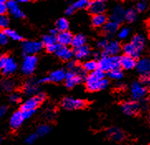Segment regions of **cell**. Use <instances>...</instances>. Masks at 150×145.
<instances>
[{
  "mask_svg": "<svg viewBox=\"0 0 150 145\" xmlns=\"http://www.w3.org/2000/svg\"><path fill=\"white\" fill-rule=\"evenodd\" d=\"M99 69H100L104 72L105 71H111L114 70H119L120 66V57H108L103 56L99 60Z\"/></svg>",
  "mask_w": 150,
  "mask_h": 145,
  "instance_id": "1",
  "label": "cell"
},
{
  "mask_svg": "<svg viewBox=\"0 0 150 145\" xmlns=\"http://www.w3.org/2000/svg\"><path fill=\"white\" fill-rule=\"evenodd\" d=\"M0 68L3 70V74L8 76L16 72L18 64L13 57L2 56L0 58Z\"/></svg>",
  "mask_w": 150,
  "mask_h": 145,
  "instance_id": "2",
  "label": "cell"
},
{
  "mask_svg": "<svg viewBox=\"0 0 150 145\" xmlns=\"http://www.w3.org/2000/svg\"><path fill=\"white\" fill-rule=\"evenodd\" d=\"M43 47V43L38 41H24L22 42V50L26 56H35Z\"/></svg>",
  "mask_w": 150,
  "mask_h": 145,
  "instance_id": "3",
  "label": "cell"
},
{
  "mask_svg": "<svg viewBox=\"0 0 150 145\" xmlns=\"http://www.w3.org/2000/svg\"><path fill=\"white\" fill-rule=\"evenodd\" d=\"M38 65V57L36 56H26L23 61L21 71L25 76H29L33 74Z\"/></svg>",
  "mask_w": 150,
  "mask_h": 145,
  "instance_id": "4",
  "label": "cell"
},
{
  "mask_svg": "<svg viewBox=\"0 0 150 145\" xmlns=\"http://www.w3.org/2000/svg\"><path fill=\"white\" fill-rule=\"evenodd\" d=\"M147 88L140 82H134L131 85L130 95L131 98L134 100H141L147 95Z\"/></svg>",
  "mask_w": 150,
  "mask_h": 145,
  "instance_id": "5",
  "label": "cell"
},
{
  "mask_svg": "<svg viewBox=\"0 0 150 145\" xmlns=\"http://www.w3.org/2000/svg\"><path fill=\"white\" fill-rule=\"evenodd\" d=\"M62 106L68 110H79L86 106V102L82 100L75 99L72 97H66L62 101Z\"/></svg>",
  "mask_w": 150,
  "mask_h": 145,
  "instance_id": "6",
  "label": "cell"
},
{
  "mask_svg": "<svg viewBox=\"0 0 150 145\" xmlns=\"http://www.w3.org/2000/svg\"><path fill=\"white\" fill-rule=\"evenodd\" d=\"M137 71L143 76H150V58L144 57L139 59L136 65Z\"/></svg>",
  "mask_w": 150,
  "mask_h": 145,
  "instance_id": "7",
  "label": "cell"
},
{
  "mask_svg": "<svg viewBox=\"0 0 150 145\" xmlns=\"http://www.w3.org/2000/svg\"><path fill=\"white\" fill-rule=\"evenodd\" d=\"M121 51V46L119 42L117 41H110L108 42L105 48L104 49L103 56L108 57H115Z\"/></svg>",
  "mask_w": 150,
  "mask_h": 145,
  "instance_id": "8",
  "label": "cell"
},
{
  "mask_svg": "<svg viewBox=\"0 0 150 145\" xmlns=\"http://www.w3.org/2000/svg\"><path fill=\"white\" fill-rule=\"evenodd\" d=\"M106 9V4L104 1L101 0H96L92 1L89 6L90 13L94 15L104 14V12Z\"/></svg>",
  "mask_w": 150,
  "mask_h": 145,
  "instance_id": "9",
  "label": "cell"
},
{
  "mask_svg": "<svg viewBox=\"0 0 150 145\" xmlns=\"http://www.w3.org/2000/svg\"><path fill=\"white\" fill-rule=\"evenodd\" d=\"M140 105L137 101L131 100V101L125 102L122 105V110L125 115H134L139 111Z\"/></svg>",
  "mask_w": 150,
  "mask_h": 145,
  "instance_id": "10",
  "label": "cell"
},
{
  "mask_svg": "<svg viewBox=\"0 0 150 145\" xmlns=\"http://www.w3.org/2000/svg\"><path fill=\"white\" fill-rule=\"evenodd\" d=\"M82 78H81L76 73L73 71H69L66 73L65 83L67 88H73L79 83L82 81Z\"/></svg>",
  "mask_w": 150,
  "mask_h": 145,
  "instance_id": "11",
  "label": "cell"
},
{
  "mask_svg": "<svg viewBox=\"0 0 150 145\" xmlns=\"http://www.w3.org/2000/svg\"><path fill=\"white\" fill-rule=\"evenodd\" d=\"M7 4H8V12L13 17H14L15 18H24V13L20 9L18 4L16 1H13V0L8 1Z\"/></svg>",
  "mask_w": 150,
  "mask_h": 145,
  "instance_id": "12",
  "label": "cell"
},
{
  "mask_svg": "<svg viewBox=\"0 0 150 145\" xmlns=\"http://www.w3.org/2000/svg\"><path fill=\"white\" fill-rule=\"evenodd\" d=\"M125 12L126 11L121 5H117L110 14V21L115 22L120 24L121 22L125 19Z\"/></svg>",
  "mask_w": 150,
  "mask_h": 145,
  "instance_id": "13",
  "label": "cell"
},
{
  "mask_svg": "<svg viewBox=\"0 0 150 145\" xmlns=\"http://www.w3.org/2000/svg\"><path fill=\"white\" fill-rule=\"evenodd\" d=\"M39 81H37L35 79H30L28 80L25 83L23 87V92L27 95H33L36 92L38 91L39 88Z\"/></svg>",
  "mask_w": 150,
  "mask_h": 145,
  "instance_id": "14",
  "label": "cell"
},
{
  "mask_svg": "<svg viewBox=\"0 0 150 145\" xmlns=\"http://www.w3.org/2000/svg\"><path fill=\"white\" fill-rule=\"evenodd\" d=\"M24 118L23 115V112L19 110V111L14 112L11 118H10L9 120V124L11 129H18V128L21 127V125L23 124V121H24Z\"/></svg>",
  "mask_w": 150,
  "mask_h": 145,
  "instance_id": "15",
  "label": "cell"
},
{
  "mask_svg": "<svg viewBox=\"0 0 150 145\" xmlns=\"http://www.w3.org/2000/svg\"><path fill=\"white\" fill-rule=\"evenodd\" d=\"M55 54L63 61L69 62L72 58L74 52L68 47H64V46H61L58 44V47L57 49Z\"/></svg>",
  "mask_w": 150,
  "mask_h": 145,
  "instance_id": "16",
  "label": "cell"
},
{
  "mask_svg": "<svg viewBox=\"0 0 150 145\" xmlns=\"http://www.w3.org/2000/svg\"><path fill=\"white\" fill-rule=\"evenodd\" d=\"M72 34L70 32L66 31V32H59L58 35L57 36V43L61 46L64 47H68L69 45H71L73 40Z\"/></svg>",
  "mask_w": 150,
  "mask_h": 145,
  "instance_id": "17",
  "label": "cell"
},
{
  "mask_svg": "<svg viewBox=\"0 0 150 145\" xmlns=\"http://www.w3.org/2000/svg\"><path fill=\"white\" fill-rule=\"evenodd\" d=\"M106 136L108 139L115 142H120L124 139L125 135L123 131L118 128H110L106 130Z\"/></svg>",
  "mask_w": 150,
  "mask_h": 145,
  "instance_id": "18",
  "label": "cell"
},
{
  "mask_svg": "<svg viewBox=\"0 0 150 145\" xmlns=\"http://www.w3.org/2000/svg\"><path fill=\"white\" fill-rule=\"evenodd\" d=\"M109 81L107 79H103L101 81H99L96 82H86V88L90 91H97L105 89L109 86Z\"/></svg>",
  "mask_w": 150,
  "mask_h": 145,
  "instance_id": "19",
  "label": "cell"
},
{
  "mask_svg": "<svg viewBox=\"0 0 150 145\" xmlns=\"http://www.w3.org/2000/svg\"><path fill=\"white\" fill-rule=\"evenodd\" d=\"M41 101L38 100V98L37 96L31 97L28 100H27L21 106V110L22 111H27V110H36V109L38 108L39 104Z\"/></svg>",
  "mask_w": 150,
  "mask_h": 145,
  "instance_id": "20",
  "label": "cell"
},
{
  "mask_svg": "<svg viewBox=\"0 0 150 145\" xmlns=\"http://www.w3.org/2000/svg\"><path fill=\"white\" fill-rule=\"evenodd\" d=\"M137 62L136 59L132 57L124 55L120 57V66L125 70H132L136 67Z\"/></svg>",
  "mask_w": 150,
  "mask_h": 145,
  "instance_id": "21",
  "label": "cell"
},
{
  "mask_svg": "<svg viewBox=\"0 0 150 145\" xmlns=\"http://www.w3.org/2000/svg\"><path fill=\"white\" fill-rule=\"evenodd\" d=\"M123 52L125 55H127V56H129V57H132L134 59H137L140 57L141 52H139L136 47L133 45V44L129 42V43H126L124 47H123Z\"/></svg>",
  "mask_w": 150,
  "mask_h": 145,
  "instance_id": "22",
  "label": "cell"
},
{
  "mask_svg": "<svg viewBox=\"0 0 150 145\" xmlns=\"http://www.w3.org/2000/svg\"><path fill=\"white\" fill-rule=\"evenodd\" d=\"M131 43L135 47L136 49H137L139 52L142 53L143 50L144 49V47H145V37H144L143 35H141V34L135 35V36L132 38Z\"/></svg>",
  "mask_w": 150,
  "mask_h": 145,
  "instance_id": "23",
  "label": "cell"
},
{
  "mask_svg": "<svg viewBox=\"0 0 150 145\" xmlns=\"http://www.w3.org/2000/svg\"><path fill=\"white\" fill-rule=\"evenodd\" d=\"M105 72L101 71L100 69H98L96 71L90 73L86 78V82H96L99 81H101L103 79H105Z\"/></svg>",
  "mask_w": 150,
  "mask_h": 145,
  "instance_id": "24",
  "label": "cell"
},
{
  "mask_svg": "<svg viewBox=\"0 0 150 145\" xmlns=\"http://www.w3.org/2000/svg\"><path fill=\"white\" fill-rule=\"evenodd\" d=\"M48 78L51 82H61L62 81H65L66 72L63 70H56V71H53L52 72L50 73Z\"/></svg>",
  "mask_w": 150,
  "mask_h": 145,
  "instance_id": "25",
  "label": "cell"
},
{
  "mask_svg": "<svg viewBox=\"0 0 150 145\" xmlns=\"http://www.w3.org/2000/svg\"><path fill=\"white\" fill-rule=\"evenodd\" d=\"M90 54H91V49L87 45H85L81 47L75 49V51H74V55L78 60H84L88 57L90 56Z\"/></svg>",
  "mask_w": 150,
  "mask_h": 145,
  "instance_id": "26",
  "label": "cell"
},
{
  "mask_svg": "<svg viewBox=\"0 0 150 145\" xmlns=\"http://www.w3.org/2000/svg\"><path fill=\"white\" fill-rule=\"evenodd\" d=\"M91 23L95 28H103L107 23V17L105 14L94 15L91 18Z\"/></svg>",
  "mask_w": 150,
  "mask_h": 145,
  "instance_id": "27",
  "label": "cell"
},
{
  "mask_svg": "<svg viewBox=\"0 0 150 145\" xmlns=\"http://www.w3.org/2000/svg\"><path fill=\"white\" fill-rule=\"evenodd\" d=\"M119 29V23L113 21H109L103 27V32L108 36H112L116 33Z\"/></svg>",
  "mask_w": 150,
  "mask_h": 145,
  "instance_id": "28",
  "label": "cell"
},
{
  "mask_svg": "<svg viewBox=\"0 0 150 145\" xmlns=\"http://www.w3.org/2000/svg\"><path fill=\"white\" fill-rule=\"evenodd\" d=\"M86 42V37L82 34H77L73 37L71 46L74 47V49H77L79 47H81L83 46H85Z\"/></svg>",
  "mask_w": 150,
  "mask_h": 145,
  "instance_id": "29",
  "label": "cell"
},
{
  "mask_svg": "<svg viewBox=\"0 0 150 145\" xmlns=\"http://www.w3.org/2000/svg\"><path fill=\"white\" fill-rule=\"evenodd\" d=\"M85 71L86 72L91 73L93 71H96V70L99 69V63L97 62L96 61L94 60H90V61H86V62L83 64V66Z\"/></svg>",
  "mask_w": 150,
  "mask_h": 145,
  "instance_id": "30",
  "label": "cell"
},
{
  "mask_svg": "<svg viewBox=\"0 0 150 145\" xmlns=\"http://www.w3.org/2000/svg\"><path fill=\"white\" fill-rule=\"evenodd\" d=\"M1 84H2V86H1L2 90L5 92H8L13 91L15 86H16L14 81L12 80V79H6V80H4Z\"/></svg>",
  "mask_w": 150,
  "mask_h": 145,
  "instance_id": "31",
  "label": "cell"
},
{
  "mask_svg": "<svg viewBox=\"0 0 150 145\" xmlns=\"http://www.w3.org/2000/svg\"><path fill=\"white\" fill-rule=\"evenodd\" d=\"M56 27H57V29L58 30L59 32H66L69 28V23L66 18H59L57 21Z\"/></svg>",
  "mask_w": 150,
  "mask_h": 145,
  "instance_id": "32",
  "label": "cell"
},
{
  "mask_svg": "<svg viewBox=\"0 0 150 145\" xmlns=\"http://www.w3.org/2000/svg\"><path fill=\"white\" fill-rule=\"evenodd\" d=\"M57 37L52 36L51 34L45 35V36H43V37H42V43L46 47H48V46H51V45L57 44Z\"/></svg>",
  "mask_w": 150,
  "mask_h": 145,
  "instance_id": "33",
  "label": "cell"
},
{
  "mask_svg": "<svg viewBox=\"0 0 150 145\" xmlns=\"http://www.w3.org/2000/svg\"><path fill=\"white\" fill-rule=\"evenodd\" d=\"M3 33H4L9 38L13 39V40H14V41H21L22 40V36H20L19 34L16 31L14 30H13V29H9V28H7L4 30V32Z\"/></svg>",
  "mask_w": 150,
  "mask_h": 145,
  "instance_id": "34",
  "label": "cell"
},
{
  "mask_svg": "<svg viewBox=\"0 0 150 145\" xmlns=\"http://www.w3.org/2000/svg\"><path fill=\"white\" fill-rule=\"evenodd\" d=\"M50 131H51L50 125H48V124H41L38 128L36 134L38 136H40V137H43V136L48 134L49 133H50Z\"/></svg>",
  "mask_w": 150,
  "mask_h": 145,
  "instance_id": "35",
  "label": "cell"
},
{
  "mask_svg": "<svg viewBox=\"0 0 150 145\" xmlns=\"http://www.w3.org/2000/svg\"><path fill=\"white\" fill-rule=\"evenodd\" d=\"M137 18V13L134 9L129 8V9L126 10L125 12V19L128 23H133L136 20Z\"/></svg>",
  "mask_w": 150,
  "mask_h": 145,
  "instance_id": "36",
  "label": "cell"
},
{
  "mask_svg": "<svg viewBox=\"0 0 150 145\" xmlns=\"http://www.w3.org/2000/svg\"><path fill=\"white\" fill-rule=\"evenodd\" d=\"M90 4H91V2H89L87 0H78L73 4L72 6L75 9H81V8H89Z\"/></svg>",
  "mask_w": 150,
  "mask_h": 145,
  "instance_id": "37",
  "label": "cell"
},
{
  "mask_svg": "<svg viewBox=\"0 0 150 145\" xmlns=\"http://www.w3.org/2000/svg\"><path fill=\"white\" fill-rule=\"evenodd\" d=\"M110 78L111 79H114V80H120L121 78L123 77V73L120 70H114V71H111L110 72L108 73Z\"/></svg>",
  "mask_w": 150,
  "mask_h": 145,
  "instance_id": "38",
  "label": "cell"
},
{
  "mask_svg": "<svg viewBox=\"0 0 150 145\" xmlns=\"http://www.w3.org/2000/svg\"><path fill=\"white\" fill-rule=\"evenodd\" d=\"M8 25H9L8 18L5 15H1V17H0V27H1V28H4L5 30L8 28Z\"/></svg>",
  "mask_w": 150,
  "mask_h": 145,
  "instance_id": "39",
  "label": "cell"
},
{
  "mask_svg": "<svg viewBox=\"0 0 150 145\" xmlns=\"http://www.w3.org/2000/svg\"><path fill=\"white\" fill-rule=\"evenodd\" d=\"M129 34V29L128 28H123L120 30L118 36H119V38L125 39L128 37Z\"/></svg>",
  "mask_w": 150,
  "mask_h": 145,
  "instance_id": "40",
  "label": "cell"
},
{
  "mask_svg": "<svg viewBox=\"0 0 150 145\" xmlns=\"http://www.w3.org/2000/svg\"><path fill=\"white\" fill-rule=\"evenodd\" d=\"M7 2L8 1H5V0L0 1V13L1 15H5V13L8 11Z\"/></svg>",
  "mask_w": 150,
  "mask_h": 145,
  "instance_id": "41",
  "label": "cell"
},
{
  "mask_svg": "<svg viewBox=\"0 0 150 145\" xmlns=\"http://www.w3.org/2000/svg\"><path fill=\"white\" fill-rule=\"evenodd\" d=\"M38 136V135L37 134H30V135H28L25 139V143L27 144H33L35 143V141L37 140Z\"/></svg>",
  "mask_w": 150,
  "mask_h": 145,
  "instance_id": "42",
  "label": "cell"
},
{
  "mask_svg": "<svg viewBox=\"0 0 150 145\" xmlns=\"http://www.w3.org/2000/svg\"><path fill=\"white\" fill-rule=\"evenodd\" d=\"M20 100H21V96H20V95L18 93L14 92V93H13V94L10 95L9 100L12 103H18Z\"/></svg>",
  "mask_w": 150,
  "mask_h": 145,
  "instance_id": "43",
  "label": "cell"
},
{
  "mask_svg": "<svg viewBox=\"0 0 150 145\" xmlns=\"http://www.w3.org/2000/svg\"><path fill=\"white\" fill-rule=\"evenodd\" d=\"M146 8H147V4L145 2H139L136 5V10L138 12H140V13L144 12V11H145Z\"/></svg>",
  "mask_w": 150,
  "mask_h": 145,
  "instance_id": "44",
  "label": "cell"
},
{
  "mask_svg": "<svg viewBox=\"0 0 150 145\" xmlns=\"http://www.w3.org/2000/svg\"><path fill=\"white\" fill-rule=\"evenodd\" d=\"M8 42V37L4 33H0V44L2 46H4Z\"/></svg>",
  "mask_w": 150,
  "mask_h": 145,
  "instance_id": "45",
  "label": "cell"
},
{
  "mask_svg": "<svg viewBox=\"0 0 150 145\" xmlns=\"http://www.w3.org/2000/svg\"><path fill=\"white\" fill-rule=\"evenodd\" d=\"M57 47H58V43L51 45V46H48V47H46V49H47V52H49V53H55Z\"/></svg>",
  "mask_w": 150,
  "mask_h": 145,
  "instance_id": "46",
  "label": "cell"
},
{
  "mask_svg": "<svg viewBox=\"0 0 150 145\" xmlns=\"http://www.w3.org/2000/svg\"><path fill=\"white\" fill-rule=\"evenodd\" d=\"M22 111V110H21ZM23 112V118L24 120H28L31 118L32 116L33 115L34 113L36 112V110H27V111H22Z\"/></svg>",
  "mask_w": 150,
  "mask_h": 145,
  "instance_id": "47",
  "label": "cell"
},
{
  "mask_svg": "<svg viewBox=\"0 0 150 145\" xmlns=\"http://www.w3.org/2000/svg\"><path fill=\"white\" fill-rule=\"evenodd\" d=\"M108 44V42H107L106 39H100L98 42H97V47L99 48H105L106 45Z\"/></svg>",
  "mask_w": 150,
  "mask_h": 145,
  "instance_id": "48",
  "label": "cell"
},
{
  "mask_svg": "<svg viewBox=\"0 0 150 145\" xmlns=\"http://www.w3.org/2000/svg\"><path fill=\"white\" fill-rule=\"evenodd\" d=\"M77 66V65H76V63L75 61H69L67 63V68L70 70V71H73L75 68Z\"/></svg>",
  "mask_w": 150,
  "mask_h": 145,
  "instance_id": "49",
  "label": "cell"
},
{
  "mask_svg": "<svg viewBox=\"0 0 150 145\" xmlns=\"http://www.w3.org/2000/svg\"><path fill=\"white\" fill-rule=\"evenodd\" d=\"M75 8H74V7H73L72 5H71V6H69L67 7V8L66 9L65 11V14L67 15V16H70V15H72L74 13V12H75Z\"/></svg>",
  "mask_w": 150,
  "mask_h": 145,
  "instance_id": "50",
  "label": "cell"
},
{
  "mask_svg": "<svg viewBox=\"0 0 150 145\" xmlns=\"http://www.w3.org/2000/svg\"><path fill=\"white\" fill-rule=\"evenodd\" d=\"M8 111V108L7 106H5V105H3V106H1L0 108V115L1 116H4L7 113Z\"/></svg>",
  "mask_w": 150,
  "mask_h": 145,
  "instance_id": "51",
  "label": "cell"
},
{
  "mask_svg": "<svg viewBox=\"0 0 150 145\" xmlns=\"http://www.w3.org/2000/svg\"><path fill=\"white\" fill-rule=\"evenodd\" d=\"M36 96L38 98V100L41 101V103H42V102H43L44 100L46 99V95H44L43 93H38Z\"/></svg>",
  "mask_w": 150,
  "mask_h": 145,
  "instance_id": "52",
  "label": "cell"
},
{
  "mask_svg": "<svg viewBox=\"0 0 150 145\" xmlns=\"http://www.w3.org/2000/svg\"><path fill=\"white\" fill-rule=\"evenodd\" d=\"M47 119H49V120L53 119V118H55V113L53 111H52V110H47Z\"/></svg>",
  "mask_w": 150,
  "mask_h": 145,
  "instance_id": "53",
  "label": "cell"
},
{
  "mask_svg": "<svg viewBox=\"0 0 150 145\" xmlns=\"http://www.w3.org/2000/svg\"><path fill=\"white\" fill-rule=\"evenodd\" d=\"M58 30L56 28V29H52L51 31H50V34L51 35H52V36H55V37H57V35H58Z\"/></svg>",
  "mask_w": 150,
  "mask_h": 145,
  "instance_id": "54",
  "label": "cell"
},
{
  "mask_svg": "<svg viewBox=\"0 0 150 145\" xmlns=\"http://www.w3.org/2000/svg\"><path fill=\"white\" fill-rule=\"evenodd\" d=\"M48 81H49L48 76H47V77L42 78V79H41V80L39 81V82H40V83H46V82H48Z\"/></svg>",
  "mask_w": 150,
  "mask_h": 145,
  "instance_id": "55",
  "label": "cell"
},
{
  "mask_svg": "<svg viewBox=\"0 0 150 145\" xmlns=\"http://www.w3.org/2000/svg\"><path fill=\"white\" fill-rule=\"evenodd\" d=\"M93 56H94V57L95 58H100V53L99 52H94L93 54Z\"/></svg>",
  "mask_w": 150,
  "mask_h": 145,
  "instance_id": "56",
  "label": "cell"
},
{
  "mask_svg": "<svg viewBox=\"0 0 150 145\" xmlns=\"http://www.w3.org/2000/svg\"><path fill=\"white\" fill-rule=\"evenodd\" d=\"M147 86L149 87V89L150 91V76H149V81H148V83H147Z\"/></svg>",
  "mask_w": 150,
  "mask_h": 145,
  "instance_id": "57",
  "label": "cell"
},
{
  "mask_svg": "<svg viewBox=\"0 0 150 145\" xmlns=\"http://www.w3.org/2000/svg\"><path fill=\"white\" fill-rule=\"evenodd\" d=\"M28 0H20L19 3H28Z\"/></svg>",
  "mask_w": 150,
  "mask_h": 145,
  "instance_id": "58",
  "label": "cell"
},
{
  "mask_svg": "<svg viewBox=\"0 0 150 145\" xmlns=\"http://www.w3.org/2000/svg\"><path fill=\"white\" fill-rule=\"evenodd\" d=\"M149 124H150V115L149 116Z\"/></svg>",
  "mask_w": 150,
  "mask_h": 145,
  "instance_id": "59",
  "label": "cell"
},
{
  "mask_svg": "<svg viewBox=\"0 0 150 145\" xmlns=\"http://www.w3.org/2000/svg\"><path fill=\"white\" fill-rule=\"evenodd\" d=\"M149 35H150V26H149Z\"/></svg>",
  "mask_w": 150,
  "mask_h": 145,
  "instance_id": "60",
  "label": "cell"
}]
</instances>
